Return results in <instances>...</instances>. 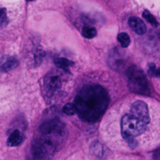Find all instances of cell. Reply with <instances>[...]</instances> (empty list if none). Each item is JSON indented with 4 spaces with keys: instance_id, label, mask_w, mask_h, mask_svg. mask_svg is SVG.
<instances>
[{
    "instance_id": "6da1fadb",
    "label": "cell",
    "mask_w": 160,
    "mask_h": 160,
    "mask_svg": "<svg viewBox=\"0 0 160 160\" xmlns=\"http://www.w3.org/2000/svg\"><path fill=\"white\" fill-rule=\"evenodd\" d=\"M109 102L107 91L96 84H87L78 92L74 104L76 113L84 121L94 122L104 113Z\"/></svg>"
},
{
    "instance_id": "7a4b0ae2",
    "label": "cell",
    "mask_w": 160,
    "mask_h": 160,
    "mask_svg": "<svg viewBox=\"0 0 160 160\" xmlns=\"http://www.w3.org/2000/svg\"><path fill=\"white\" fill-rule=\"evenodd\" d=\"M41 134V133H40ZM65 136V128L48 134H41L32 143V152L38 160H47L52 157Z\"/></svg>"
},
{
    "instance_id": "3957f363",
    "label": "cell",
    "mask_w": 160,
    "mask_h": 160,
    "mask_svg": "<svg viewBox=\"0 0 160 160\" xmlns=\"http://www.w3.org/2000/svg\"><path fill=\"white\" fill-rule=\"evenodd\" d=\"M148 124L131 112L124 114L121 120V132L122 138L131 148L138 143L136 138L142 134L148 129Z\"/></svg>"
},
{
    "instance_id": "277c9868",
    "label": "cell",
    "mask_w": 160,
    "mask_h": 160,
    "mask_svg": "<svg viewBox=\"0 0 160 160\" xmlns=\"http://www.w3.org/2000/svg\"><path fill=\"white\" fill-rule=\"evenodd\" d=\"M128 86L134 93L149 95L151 92L149 82L144 72L136 66H130L126 71Z\"/></svg>"
},
{
    "instance_id": "5b68a950",
    "label": "cell",
    "mask_w": 160,
    "mask_h": 160,
    "mask_svg": "<svg viewBox=\"0 0 160 160\" xmlns=\"http://www.w3.org/2000/svg\"><path fill=\"white\" fill-rule=\"evenodd\" d=\"M44 85L49 94L60 89L62 86V78L60 72L56 70L49 72L44 78Z\"/></svg>"
},
{
    "instance_id": "8992f818",
    "label": "cell",
    "mask_w": 160,
    "mask_h": 160,
    "mask_svg": "<svg viewBox=\"0 0 160 160\" xmlns=\"http://www.w3.org/2000/svg\"><path fill=\"white\" fill-rule=\"evenodd\" d=\"M130 111L131 114L141 119L148 124H149L151 118L148 106L146 102L141 100L134 101L131 105Z\"/></svg>"
},
{
    "instance_id": "52a82bcc",
    "label": "cell",
    "mask_w": 160,
    "mask_h": 160,
    "mask_svg": "<svg viewBox=\"0 0 160 160\" xmlns=\"http://www.w3.org/2000/svg\"><path fill=\"white\" fill-rule=\"evenodd\" d=\"M64 128H65L64 124L58 118H54L41 124L39 131L41 134H48Z\"/></svg>"
},
{
    "instance_id": "ba28073f",
    "label": "cell",
    "mask_w": 160,
    "mask_h": 160,
    "mask_svg": "<svg viewBox=\"0 0 160 160\" xmlns=\"http://www.w3.org/2000/svg\"><path fill=\"white\" fill-rule=\"evenodd\" d=\"M129 27L138 34L143 35L146 32V26L144 22L139 18L132 16L128 19Z\"/></svg>"
},
{
    "instance_id": "9c48e42d",
    "label": "cell",
    "mask_w": 160,
    "mask_h": 160,
    "mask_svg": "<svg viewBox=\"0 0 160 160\" xmlns=\"http://www.w3.org/2000/svg\"><path fill=\"white\" fill-rule=\"evenodd\" d=\"M19 64L18 60L14 57H4L0 58V71L8 72L16 68Z\"/></svg>"
},
{
    "instance_id": "30bf717a",
    "label": "cell",
    "mask_w": 160,
    "mask_h": 160,
    "mask_svg": "<svg viewBox=\"0 0 160 160\" xmlns=\"http://www.w3.org/2000/svg\"><path fill=\"white\" fill-rule=\"evenodd\" d=\"M24 140V135L18 129L14 130L9 136L7 139V144L11 147H15L20 145Z\"/></svg>"
},
{
    "instance_id": "8fae6325",
    "label": "cell",
    "mask_w": 160,
    "mask_h": 160,
    "mask_svg": "<svg viewBox=\"0 0 160 160\" xmlns=\"http://www.w3.org/2000/svg\"><path fill=\"white\" fill-rule=\"evenodd\" d=\"M109 59L111 66L113 68H118L124 64V59L119 54V52L117 51H112Z\"/></svg>"
},
{
    "instance_id": "7c38bea8",
    "label": "cell",
    "mask_w": 160,
    "mask_h": 160,
    "mask_svg": "<svg viewBox=\"0 0 160 160\" xmlns=\"http://www.w3.org/2000/svg\"><path fill=\"white\" fill-rule=\"evenodd\" d=\"M54 64L59 68L68 71L69 67L72 66L73 62L64 58H58L54 59Z\"/></svg>"
},
{
    "instance_id": "4fadbf2b",
    "label": "cell",
    "mask_w": 160,
    "mask_h": 160,
    "mask_svg": "<svg viewBox=\"0 0 160 160\" xmlns=\"http://www.w3.org/2000/svg\"><path fill=\"white\" fill-rule=\"evenodd\" d=\"M82 34L88 39H92L97 34V30L94 27L86 26L82 28Z\"/></svg>"
},
{
    "instance_id": "5bb4252c",
    "label": "cell",
    "mask_w": 160,
    "mask_h": 160,
    "mask_svg": "<svg viewBox=\"0 0 160 160\" xmlns=\"http://www.w3.org/2000/svg\"><path fill=\"white\" fill-rule=\"evenodd\" d=\"M117 39L122 48H127L130 44V38L126 32H121L118 35Z\"/></svg>"
},
{
    "instance_id": "9a60e30c",
    "label": "cell",
    "mask_w": 160,
    "mask_h": 160,
    "mask_svg": "<svg viewBox=\"0 0 160 160\" xmlns=\"http://www.w3.org/2000/svg\"><path fill=\"white\" fill-rule=\"evenodd\" d=\"M148 73L151 77L160 78V68L156 67L154 63H151L148 65Z\"/></svg>"
},
{
    "instance_id": "2e32d148",
    "label": "cell",
    "mask_w": 160,
    "mask_h": 160,
    "mask_svg": "<svg viewBox=\"0 0 160 160\" xmlns=\"http://www.w3.org/2000/svg\"><path fill=\"white\" fill-rule=\"evenodd\" d=\"M142 17L152 26L156 27L158 24V21H156V18L154 17V16L148 10H145L142 12Z\"/></svg>"
},
{
    "instance_id": "e0dca14e",
    "label": "cell",
    "mask_w": 160,
    "mask_h": 160,
    "mask_svg": "<svg viewBox=\"0 0 160 160\" xmlns=\"http://www.w3.org/2000/svg\"><path fill=\"white\" fill-rule=\"evenodd\" d=\"M62 111L68 116H72L76 113V109L74 103H67L62 108Z\"/></svg>"
},
{
    "instance_id": "ac0fdd59",
    "label": "cell",
    "mask_w": 160,
    "mask_h": 160,
    "mask_svg": "<svg viewBox=\"0 0 160 160\" xmlns=\"http://www.w3.org/2000/svg\"><path fill=\"white\" fill-rule=\"evenodd\" d=\"M8 22L7 12L5 8H0V28L4 26Z\"/></svg>"
},
{
    "instance_id": "d6986e66",
    "label": "cell",
    "mask_w": 160,
    "mask_h": 160,
    "mask_svg": "<svg viewBox=\"0 0 160 160\" xmlns=\"http://www.w3.org/2000/svg\"><path fill=\"white\" fill-rule=\"evenodd\" d=\"M44 57V52L42 49H38L34 55V61L35 63L37 64H39L42 60Z\"/></svg>"
},
{
    "instance_id": "ffe728a7",
    "label": "cell",
    "mask_w": 160,
    "mask_h": 160,
    "mask_svg": "<svg viewBox=\"0 0 160 160\" xmlns=\"http://www.w3.org/2000/svg\"><path fill=\"white\" fill-rule=\"evenodd\" d=\"M154 160H160V148L158 149L154 154Z\"/></svg>"
},
{
    "instance_id": "44dd1931",
    "label": "cell",
    "mask_w": 160,
    "mask_h": 160,
    "mask_svg": "<svg viewBox=\"0 0 160 160\" xmlns=\"http://www.w3.org/2000/svg\"><path fill=\"white\" fill-rule=\"evenodd\" d=\"M26 1H34V0H26Z\"/></svg>"
}]
</instances>
